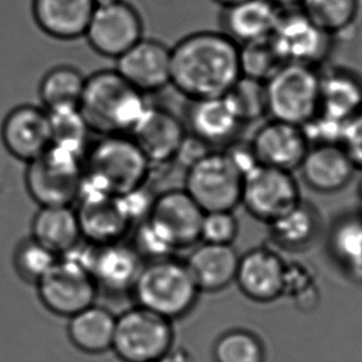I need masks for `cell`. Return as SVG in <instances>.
Masks as SVG:
<instances>
[{"instance_id": "6da1fadb", "label": "cell", "mask_w": 362, "mask_h": 362, "mask_svg": "<svg viewBox=\"0 0 362 362\" xmlns=\"http://www.w3.org/2000/svg\"><path fill=\"white\" fill-rule=\"evenodd\" d=\"M240 77V45L221 30L192 33L171 47L170 86L189 101L225 96Z\"/></svg>"}, {"instance_id": "7a4b0ae2", "label": "cell", "mask_w": 362, "mask_h": 362, "mask_svg": "<svg viewBox=\"0 0 362 362\" xmlns=\"http://www.w3.org/2000/svg\"><path fill=\"white\" fill-rule=\"evenodd\" d=\"M151 170V161L131 136H98L90 141L83 156V179L77 202L121 197L144 187Z\"/></svg>"}, {"instance_id": "3957f363", "label": "cell", "mask_w": 362, "mask_h": 362, "mask_svg": "<svg viewBox=\"0 0 362 362\" xmlns=\"http://www.w3.org/2000/svg\"><path fill=\"white\" fill-rule=\"evenodd\" d=\"M149 106L146 95L113 69L86 77L78 108L90 132L97 136H129Z\"/></svg>"}, {"instance_id": "277c9868", "label": "cell", "mask_w": 362, "mask_h": 362, "mask_svg": "<svg viewBox=\"0 0 362 362\" xmlns=\"http://www.w3.org/2000/svg\"><path fill=\"white\" fill-rule=\"evenodd\" d=\"M199 294L185 262L174 257L146 262L132 291L136 305L171 322L192 312Z\"/></svg>"}, {"instance_id": "5b68a950", "label": "cell", "mask_w": 362, "mask_h": 362, "mask_svg": "<svg viewBox=\"0 0 362 362\" xmlns=\"http://www.w3.org/2000/svg\"><path fill=\"white\" fill-rule=\"evenodd\" d=\"M85 154L64 146H50L28 163L25 185L39 206H72L80 195Z\"/></svg>"}, {"instance_id": "8992f818", "label": "cell", "mask_w": 362, "mask_h": 362, "mask_svg": "<svg viewBox=\"0 0 362 362\" xmlns=\"http://www.w3.org/2000/svg\"><path fill=\"white\" fill-rule=\"evenodd\" d=\"M266 92L269 118L304 126L320 108V69L284 64L267 81Z\"/></svg>"}, {"instance_id": "52a82bcc", "label": "cell", "mask_w": 362, "mask_h": 362, "mask_svg": "<svg viewBox=\"0 0 362 362\" xmlns=\"http://www.w3.org/2000/svg\"><path fill=\"white\" fill-rule=\"evenodd\" d=\"M173 344V322L156 313L136 305L116 317L112 350L122 362L161 361Z\"/></svg>"}, {"instance_id": "ba28073f", "label": "cell", "mask_w": 362, "mask_h": 362, "mask_svg": "<svg viewBox=\"0 0 362 362\" xmlns=\"http://www.w3.org/2000/svg\"><path fill=\"white\" fill-rule=\"evenodd\" d=\"M243 175L225 151H212L187 168L184 190L204 212L233 211L241 205Z\"/></svg>"}, {"instance_id": "9c48e42d", "label": "cell", "mask_w": 362, "mask_h": 362, "mask_svg": "<svg viewBox=\"0 0 362 362\" xmlns=\"http://www.w3.org/2000/svg\"><path fill=\"white\" fill-rule=\"evenodd\" d=\"M302 202L292 171L258 165L243 177L241 205L259 221L276 220Z\"/></svg>"}, {"instance_id": "30bf717a", "label": "cell", "mask_w": 362, "mask_h": 362, "mask_svg": "<svg viewBox=\"0 0 362 362\" xmlns=\"http://www.w3.org/2000/svg\"><path fill=\"white\" fill-rule=\"evenodd\" d=\"M41 303L57 317H74L96 304L98 288L90 272L59 257L50 271L36 283Z\"/></svg>"}, {"instance_id": "8fae6325", "label": "cell", "mask_w": 362, "mask_h": 362, "mask_svg": "<svg viewBox=\"0 0 362 362\" xmlns=\"http://www.w3.org/2000/svg\"><path fill=\"white\" fill-rule=\"evenodd\" d=\"M272 42L286 64L319 67L325 64L335 45L329 35L299 11H283L271 36Z\"/></svg>"}, {"instance_id": "7c38bea8", "label": "cell", "mask_w": 362, "mask_h": 362, "mask_svg": "<svg viewBox=\"0 0 362 362\" xmlns=\"http://www.w3.org/2000/svg\"><path fill=\"white\" fill-rule=\"evenodd\" d=\"M83 37L98 55L117 60L144 37L143 18L126 0L100 6L90 16Z\"/></svg>"}, {"instance_id": "4fadbf2b", "label": "cell", "mask_w": 362, "mask_h": 362, "mask_svg": "<svg viewBox=\"0 0 362 362\" xmlns=\"http://www.w3.org/2000/svg\"><path fill=\"white\" fill-rule=\"evenodd\" d=\"M205 212L184 189H171L156 195L146 218L153 222L176 251L197 246Z\"/></svg>"}, {"instance_id": "5bb4252c", "label": "cell", "mask_w": 362, "mask_h": 362, "mask_svg": "<svg viewBox=\"0 0 362 362\" xmlns=\"http://www.w3.org/2000/svg\"><path fill=\"white\" fill-rule=\"evenodd\" d=\"M0 139L11 156L30 163L50 148L49 113L44 107L34 105L13 108L1 123Z\"/></svg>"}, {"instance_id": "9a60e30c", "label": "cell", "mask_w": 362, "mask_h": 362, "mask_svg": "<svg viewBox=\"0 0 362 362\" xmlns=\"http://www.w3.org/2000/svg\"><path fill=\"white\" fill-rule=\"evenodd\" d=\"M115 70L143 95L156 93L170 86L171 47L143 37L117 59Z\"/></svg>"}, {"instance_id": "2e32d148", "label": "cell", "mask_w": 362, "mask_h": 362, "mask_svg": "<svg viewBox=\"0 0 362 362\" xmlns=\"http://www.w3.org/2000/svg\"><path fill=\"white\" fill-rule=\"evenodd\" d=\"M259 165L282 170H298L309 149L302 127L269 118L248 141Z\"/></svg>"}, {"instance_id": "e0dca14e", "label": "cell", "mask_w": 362, "mask_h": 362, "mask_svg": "<svg viewBox=\"0 0 362 362\" xmlns=\"http://www.w3.org/2000/svg\"><path fill=\"white\" fill-rule=\"evenodd\" d=\"M187 134L182 119L164 107L151 105L129 136L153 166L175 160Z\"/></svg>"}, {"instance_id": "ac0fdd59", "label": "cell", "mask_w": 362, "mask_h": 362, "mask_svg": "<svg viewBox=\"0 0 362 362\" xmlns=\"http://www.w3.org/2000/svg\"><path fill=\"white\" fill-rule=\"evenodd\" d=\"M286 267L277 252L257 247L240 256L235 282L252 302H274L283 297Z\"/></svg>"}, {"instance_id": "d6986e66", "label": "cell", "mask_w": 362, "mask_h": 362, "mask_svg": "<svg viewBox=\"0 0 362 362\" xmlns=\"http://www.w3.org/2000/svg\"><path fill=\"white\" fill-rule=\"evenodd\" d=\"M185 127L189 134L204 141L212 151H222L240 139L245 124L225 96L189 101Z\"/></svg>"}, {"instance_id": "ffe728a7", "label": "cell", "mask_w": 362, "mask_h": 362, "mask_svg": "<svg viewBox=\"0 0 362 362\" xmlns=\"http://www.w3.org/2000/svg\"><path fill=\"white\" fill-rule=\"evenodd\" d=\"M298 171L313 192L335 194L350 185L356 168L340 144H319L309 146Z\"/></svg>"}, {"instance_id": "44dd1931", "label": "cell", "mask_w": 362, "mask_h": 362, "mask_svg": "<svg viewBox=\"0 0 362 362\" xmlns=\"http://www.w3.org/2000/svg\"><path fill=\"white\" fill-rule=\"evenodd\" d=\"M146 261L133 246L116 242L105 246H96L90 276L96 283L98 292L111 296H123L133 291L136 278Z\"/></svg>"}, {"instance_id": "7402d4cb", "label": "cell", "mask_w": 362, "mask_h": 362, "mask_svg": "<svg viewBox=\"0 0 362 362\" xmlns=\"http://www.w3.org/2000/svg\"><path fill=\"white\" fill-rule=\"evenodd\" d=\"M282 11L269 0H243L221 8V31L237 45L266 40L273 35Z\"/></svg>"}, {"instance_id": "603a6c76", "label": "cell", "mask_w": 362, "mask_h": 362, "mask_svg": "<svg viewBox=\"0 0 362 362\" xmlns=\"http://www.w3.org/2000/svg\"><path fill=\"white\" fill-rule=\"evenodd\" d=\"M96 6L93 0H33L36 25L55 40H77L85 35Z\"/></svg>"}, {"instance_id": "cb8c5ba5", "label": "cell", "mask_w": 362, "mask_h": 362, "mask_svg": "<svg viewBox=\"0 0 362 362\" xmlns=\"http://www.w3.org/2000/svg\"><path fill=\"white\" fill-rule=\"evenodd\" d=\"M362 111V75L347 66L320 70L319 113L345 122Z\"/></svg>"}, {"instance_id": "d4e9b609", "label": "cell", "mask_w": 362, "mask_h": 362, "mask_svg": "<svg viewBox=\"0 0 362 362\" xmlns=\"http://www.w3.org/2000/svg\"><path fill=\"white\" fill-rule=\"evenodd\" d=\"M82 240L96 246L121 242L133 225L117 197H97L76 202Z\"/></svg>"}, {"instance_id": "484cf974", "label": "cell", "mask_w": 362, "mask_h": 362, "mask_svg": "<svg viewBox=\"0 0 362 362\" xmlns=\"http://www.w3.org/2000/svg\"><path fill=\"white\" fill-rule=\"evenodd\" d=\"M240 255L233 245L205 243L194 247L185 261L200 292H220L235 282Z\"/></svg>"}, {"instance_id": "4316f807", "label": "cell", "mask_w": 362, "mask_h": 362, "mask_svg": "<svg viewBox=\"0 0 362 362\" xmlns=\"http://www.w3.org/2000/svg\"><path fill=\"white\" fill-rule=\"evenodd\" d=\"M31 238L60 257L82 240L72 206H40L33 218Z\"/></svg>"}, {"instance_id": "83f0119b", "label": "cell", "mask_w": 362, "mask_h": 362, "mask_svg": "<svg viewBox=\"0 0 362 362\" xmlns=\"http://www.w3.org/2000/svg\"><path fill=\"white\" fill-rule=\"evenodd\" d=\"M327 251L350 281L362 283V214L350 212L332 222Z\"/></svg>"}, {"instance_id": "f1b7e54d", "label": "cell", "mask_w": 362, "mask_h": 362, "mask_svg": "<svg viewBox=\"0 0 362 362\" xmlns=\"http://www.w3.org/2000/svg\"><path fill=\"white\" fill-rule=\"evenodd\" d=\"M267 225L272 242L287 252H300L309 248L317 240L322 227L317 209L303 200Z\"/></svg>"}, {"instance_id": "f546056e", "label": "cell", "mask_w": 362, "mask_h": 362, "mask_svg": "<svg viewBox=\"0 0 362 362\" xmlns=\"http://www.w3.org/2000/svg\"><path fill=\"white\" fill-rule=\"evenodd\" d=\"M116 317L106 308L90 305L69 317L67 335L80 351L98 355L112 350Z\"/></svg>"}, {"instance_id": "4dcf8cb0", "label": "cell", "mask_w": 362, "mask_h": 362, "mask_svg": "<svg viewBox=\"0 0 362 362\" xmlns=\"http://www.w3.org/2000/svg\"><path fill=\"white\" fill-rule=\"evenodd\" d=\"M86 76L70 65L52 67L41 78L39 98L46 111L80 106L83 95Z\"/></svg>"}, {"instance_id": "1f68e13d", "label": "cell", "mask_w": 362, "mask_h": 362, "mask_svg": "<svg viewBox=\"0 0 362 362\" xmlns=\"http://www.w3.org/2000/svg\"><path fill=\"white\" fill-rule=\"evenodd\" d=\"M361 0H302L299 11L329 35L345 34L356 24Z\"/></svg>"}, {"instance_id": "d6a6232c", "label": "cell", "mask_w": 362, "mask_h": 362, "mask_svg": "<svg viewBox=\"0 0 362 362\" xmlns=\"http://www.w3.org/2000/svg\"><path fill=\"white\" fill-rule=\"evenodd\" d=\"M50 118L51 146H64L85 154L90 144V127L78 107L47 111Z\"/></svg>"}, {"instance_id": "836d02e7", "label": "cell", "mask_w": 362, "mask_h": 362, "mask_svg": "<svg viewBox=\"0 0 362 362\" xmlns=\"http://www.w3.org/2000/svg\"><path fill=\"white\" fill-rule=\"evenodd\" d=\"M212 354L215 362H266V349L261 339L245 329L222 334Z\"/></svg>"}, {"instance_id": "e575fe53", "label": "cell", "mask_w": 362, "mask_h": 362, "mask_svg": "<svg viewBox=\"0 0 362 362\" xmlns=\"http://www.w3.org/2000/svg\"><path fill=\"white\" fill-rule=\"evenodd\" d=\"M225 97L245 126L268 116L266 82L241 76Z\"/></svg>"}, {"instance_id": "d590c367", "label": "cell", "mask_w": 362, "mask_h": 362, "mask_svg": "<svg viewBox=\"0 0 362 362\" xmlns=\"http://www.w3.org/2000/svg\"><path fill=\"white\" fill-rule=\"evenodd\" d=\"M284 64L271 37L240 45L241 76L267 82Z\"/></svg>"}, {"instance_id": "8d00e7d4", "label": "cell", "mask_w": 362, "mask_h": 362, "mask_svg": "<svg viewBox=\"0 0 362 362\" xmlns=\"http://www.w3.org/2000/svg\"><path fill=\"white\" fill-rule=\"evenodd\" d=\"M57 259V255L34 238L21 242L14 253V266L18 274L26 282L34 284L50 271Z\"/></svg>"}, {"instance_id": "74e56055", "label": "cell", "mask_w": 362, "mask_h": 362, "mask_svg": "<svg viewBox=\"0 0 362 362\" xmlns=\"http://www.w3.org/2000/svg\"><path fill=\"white\" fill-rule=\"evenodd\" d=\"M283 297L292 299L297 307L309 312L317 305L319 288L310 269L302 263H287Z\"/></svg>"}, {"instance_id": "f35d334b", "label": "cell", "mask_w": 362, "mask_h": 362, "mask_svg": "<svg viewBox=\"0 0 362 362\" xmlns=\"http://www.w3.org/2000/svg\"><path fill=\"white\" fill-rule=\"evenodd\" d=\"M132 246L146 262L169 258L176 252L170 240L148 218L136 223V236Z\"/></svg>"}, {"instance_id": "ab89813d", "label": "cell", "mask_w": 362, "mask_h": 362, "mask_svg": "<svg viewBox=\"0 0 362 362\" xmlns=\"http://www.w3.org/2000/svg\"><path fill=\"white\" fill-rule=\"evenodd\" d=\"M238 235V221L233 211L205 212L200 241L214 245H233Z\"/></svg>"}, {"instance_id": "60d3db41", "label": "cell", "mask_w": 362, "mask_h": 362, "mask_svg": "<svg viewBox=\"0 0 362 362\" xmlns=\"http://www.w3.org/2000/svg\"><path fill=\"white\" fill-rule=\"evenodd\" d=\"M344 123L334 121L329 117L317 113L313 119L302 126L309 146L319 144H340Z\"/></svg>"}, {"instance_id": "b9f144b4", "label": "cell", "mask_w": 362, "mask_h": 362, "mask_svg": "<svg viewBox=\"0 0 362 362\" xmlns=\"http://www.w3.org/2000/svg\"><path fill=\"white\" fill-rule=\"evenodd\" d=\"M340 146L356 170H362V111L344 123Z\"/></svg>"}, {"instance_id": "7bdbcfd3", "label": "cell", "mask_w": 362, "mask_h": 362, "mask_svg": "<svg viewBox=\"0 0 362 362\" xmlns=\"http://www.w3.org/2000/svg\"><path fill=\"white\" fill-rule=\"evenodd\" d=\"M210 151H212L210 146L187 133L185 139L181 143L174 161H177L180 165L187 169L197 161L202 160V158L206 156Z\"/></svg>"}, {"instance_id": "ee69618b", "label": "cell", "mask_w": 362, "mask_h": 362, "mask_svg": "<svg viewBox=\"0 0 362 362\" xmlns=\"http://www.w3.org/2000/svg\"><path fill=\"white\" fill-rule=\"evenodd\" d=\"M269 1L279 8L281 11H289V9L299 8L302 0H269Z\"/></svg>"}, {"instance_id": "f6af8a7d", "label": "cell", "mask_w": 362, "mask_h": 362, "mask_svg": "<svg viewBox=\"0 0 362 362\" xmlns=\"http://www.w3.org/2000/svg\"><path fill=\"white\" fill-rule=\"evenodd\" d=\"M119 1H123V0H93V4L96 8H100V6H113Z\"/></svg>"}, {"instance_id": "bcb514c9", "label": "cell", "mask_w": 362, "mask_h": 362, "mask_svg": "<svg viewBox=\"0 0 362 362\" xmlns=\"http://www.w3.org/2000/svg\"><path fill=\"white\" fill-rule=\"evenodd\" d=\"M214 3H216L217 6H221V8H226V6H233L237 3H241L243 0H212Z\"/></svg>"}, {"instance_id": "7dc6e473", "label": "cell", "mask_w": 362, "mask_h": 362, "mask_svg": "<svg viewBox=\"0 0 362 362\" xmlns=\"http://www.w3.org/2000/svg\"><path fill=\"white\" fill-rule=\"evenodd\" d=\"M358 192H360V197H361V202H362V177H361V181H360V187H358Z\"/></svg>"}]
</instances>
